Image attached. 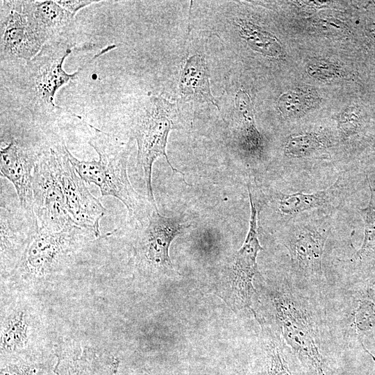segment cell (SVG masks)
Masks as SVG:
<instances>
[{
  "label": "cell",
  "mask_w": 375,
  "mask_h": 375,
  "mask_svg": "<svg viewBox=\"0 0 375 375\" xmlns=\"http://www.w3.org/2000/svg\"><path fill=\"white\" fill-rule=\"evenodd\" d=\"M238 26L241 38L252 50L267 57L285 58V51L275 35L250 22L239 20Z\"/></svg>",
  "instance_id": "24"
},
{
  "label": "cell",
  "mask_w": 375,
  "mask_h": 375,
  "mask_svg": "<svg viewBox=\"0 0 375 375\" xmlns=\"http://www.w3.org/2000/svg\"><path fill=\"white\" fill-rule=\"evenodd\" d=\"M261 326V344L265 354V375H294L286 359L288 346L278 333L264 319L256 318Z\"/></svg>",
  "instance_id": "23"
},
{
  "label": "cell",
  "mask_w": 375,
  "mask_h": 375,
  "mask_svg": "<svg viewBox=\"0 0 375 375\" xmlns=\"http://www.w3.org/2000/svg\"><path fill=\"white\" fill-rule=\"evenodd\" d=\"M318 91L310 86H298L281 94L277 108L283 118L299 119L317 109L322 103Z\"/></svg>",
  "instance_id": "22"
},
{
  "label": "cell",
  "mask_w": 375,
  "mask_h": 375,
  "mask_svg": "<svg viewBox=\"0 0 375 375\" xmlns=\"http://www.w3.org/2000/svg\"><path fill=\"white\" fill-rule=\"evenodd\" d=\"M179 87L185 97L210 102L219 108L211 94L206 65L199 55L192 56L187 60L182 72Z\"/></svg>",
  "instance_id": "21"
},
{
  "label": "cell",
  "mask_w": 375,
  "mask_h": 375,
  "mask_svg": "<svg viewBox=\"0 0 375 375\" xmlns=\"http://www.w3.org/2000/svg\"><path fill=\"white\" fill-rule=\"evenodd\" d=\"M71 51L70 44L58 40L51 41L27 62L26 74L31 92L36 103L44 108H54L56 92L78 74V72L68 74L62 67Z\"/></svg>",
  "instance_id": "9"
},
{
  "label": "cell",
  "mask_w": 375,
  "mask_h": 375,
  "mask_svg": "<svg viewBox=\"0 0 375 375\" xmlns=\"http://www.w3.org/2000/svg\"><path fill=\"white\" fill-rule=\"evenodd\" d=\"M33 211L40 227L58 231L74 224L67 212L53 149L38 157L33 174Z\"/></svg>",
  "instance_id": "7"
},
{
  "label": "cell",
  "mask_w": 375,
  "mask_h": 375,
  "mask_svg": "<svg viewBox=\"0 0 375 375\" xmlns=\"http://www.w3.org/2000/svg\"><path fill=\"white\" fill-rule=\"evenodd\" d=\"M315 294L290 278L267 290L274 328L294 357L311 375H332L326 357L330 326Z\"/></svg>",
  "instance_id": "1"
},
{
  "label": "cell",
  "mask_w": 375,
  "mask_h": 375,
  "mask_svg": "<svg viewBox=\"0 0 375 375\" xmlns=\"http://www.w3.org/2000/svg\"><path fill=\"white\" fill-rule=\"evenodd\" d=\"M58 4L64 8L65 10L73 14L76 13L81 8L86 7L92 3H98L100 1L92 0H74V1H55Z\"/></svg>",
  "instance_id": "28"
},
{
  "label": "cell",
  "mask_w": 375,
  "mask_h": 375,
  "mask_svg": "<svg viewBox=\"0 0 375 375\" xmlns=\"http://www.w3.org/2000/svg\"><path fill=\"white\" fill-rule=\"evenodd\" d=\"M235 104L238 119V142L240 149L247 156L260 154L264 150V143L256 126L250 96L246 91L240 90L235 95Z\"/></svg>",
  "instance_id": "20"
},
{
  "label": "cell",
  "mask_w": 375,
  "mask_h": 375,
  "mask_svg": "<svg viewBox=\"0 0 375 375\" xmlns=\"http://www.w3.org/2000/svg\"><path fill=\"white\" fill-rule=\"evenodd\" d=\"M333 146L328 133L321 131H304L288 135L283 141L282 152L288 160L318 158Z\"/></svg>",
  "instance_id": "18"
},
{
  "label": "cell",
  "mask_w": 375,
  "mask_h": 375,
  "mask_svg": "<svg viewBox=\"0 0 375 375\" xmlns=\"http://www.w3.org/2000/svg\"><path fill=\"white\" fill-rule=\"evenodd\" d=\"M53 150L57 174L72 222L98 237L100 235V220L105 215L106 208L92 194L85 181L74 170L69 160L65 144L62 143Z\"/></svg>",
  "instance_id": "8"
},
{
  "label": "cell",
  "mask_w": 375,
  "mask_h": 375,
  "mask_svg": "<svg viewBox=\"0 0 375 375\" xmlns=\"http://www.w3.org/2000/svg\"><path fill=\"white\" fill-rule=\"evenodd\" d=\"M85 231L75 224L58 231L38 226L9 277L22 288L53 279L69 265L86 241Z\"/></svg>",
  "instance_id": "2"
},
{
  "label": "cell",
  "mask_w": 375,
  "mask_h": 375,
  "mask_svg": "<svg viewBox=\"0 0 375 375\" xmlns=\"http://www.w3.org/2000/svg\"><path fill=\"white\" fill-rule=\"evenodd\" d=\"M341 178L324 190L314 192L280 193L276 199L278 213L285 220L315 210L331 212L341 203L344 188Z\"/></svg>",
  "instance_id": "15"
},
{
  "label": "cell",
  "mask_w": 375,
  "mask_h": 375,
  "mask_svg": "<svg viewBox=\"0 0 375 375\" xmlns=\"http://www.w3.org/2000/svg\"><path fill=\"white\" fill-rule=\"evenodd\" d=\"M251 215L249 228L245 240L237 251L228 274L230 298L238 310L251 308L255 292L253 281L259 273L256 262L258 253L262 250L258 237V209L248 188Z\"/></svg>",
  "instance_id": "10"
},
{
  "label": "cell",
  "mask_w": 375,
  "mask_h": 375,
  "mask_svg": "<svg viewBox=\"0 0 375 375\" xmlns=\"http://www.w3.org/2000/svg\"><path fill=\"white\" fill-rule=\"evenodd\" d=\"M56 375H116L119 360L109 352L89 346H67L54 352Z\"/></svg>",
  "instance_id": "12"
},
{
  "label": "cell",
  "mask_w": 375,
  "mask_h": 375,
  "mask_svg": "<svg viewBox=\"0 0 375 375\" xmlns=\"http://www.w3.org/2000/svg\"><path fill=\"white\" fill-rule=\"evenodd\" d=\"M330 212L301 215L286 222L281 241L290 256V280L298 287L319 292L324 283L323 256L331 229Z\"/></svg>",
  "instance_id": "3"
},
{
  "label": "cell",
  "mask_w": 375,
  "mask_h": 375,
  "mask_svg": "<svg viewBox=\"0 0 375 375\" xmlns=\"http://www.w3.org/2000/svg\"><path fill=\"white\" fill-rule=\"evenodd\" d=\"M1 173L14 185L24 210H33V174L37 158L15 141L1 149Z\"/></svg>",
  "instance_id": "14"
},
{
  "label": "cell",
  "mask_w": 375,
  "mask_h": 375,
  "mask_svg": "<svg viewBox=\"0 0 375 375\" xmlns=\"http://www.w3.org/2000/svg\"><path fill=\"white\" fill-rule=\"evenodd\" d=\"M353 298L352 305L342 321L347 331L361 342L362 337L375 328V287L364 284V289Z\"/></svg>",
  "instance_id": "19"
},
{
  "label": "cell",
  "mask_w": 375,
  "mask_h": 375,
  "mask_svg": "<svg viewBox=\"0 0 375 375\" xmlns=\"http://www.w3.org/2000/svg\"><path fill=\"white\" fill-rule=\"evenodd\" d=\"M370 197L367 205L359 209L364 222V237L361 247L347 260L364 284L375 287V182L368 175Z\"/></svg>",
  "instance_id": "17"
},
{
  "label": "cell",
  "mask_w": 375,
  "mask_h": 375,
  "mask_svg": "<svg viewBox=\"0 0 375 375\" xmlns=\"http://www.w3.org/2000/svg\"><path fill=\"white\" fill-rule=\"evenodd\" d=\"M309 76L320 81H331L342 77L344 74L342 67L336 62L326 58H312L306 65Z\"/></svg>",
  "instance_id": "27"
},
{
  "label": "cell",
  "mask_w": 375,
  "mask_h": 375,
  "mask_svg": "<svg viewBox=\"0 0 375 375\" xmlns=\"http://www.w3.org/2000/svg\"><path fill=\"white\" fill-rule=\"evenodd\" d=\"M373 154L375 156V148L374 149Z\"/></svg>",
  "instance_id": "29"
},
{
  "label": "cell",
  "mask_w": 375,
  "mask_h": 375,
  "mask_svg": "<svg viewBox=\"0 0 375 375\" xmlns=\"http://www.w3.org/2000/svg\"><path fill=\"white\" fill-rule=\"evenodd\" d=\"M0 375H56V360L45 354L1 357Z\"/></svg>",
  "instance_id": "25"
},
{
  "label": "cell",
  "mask_w": 375,
  "mask_h": 375,
  "mask_svg": "<svg viewBox=\"0 0 375 375\" xmlns=\"http://www.w3.org/2000/svg\"><path fill=\"white\" fill-rule=\"evenodd\" d=\"M1 357L44 355L42 311L30 298L17 294L1 299Z\"/></svg>",
  "instance_id": "5"
},
{
  "label": "cell",
  "mask_w": 375,
  "mask_h": 375,
  "mask_svg": "<svg viewBox=\"0 0 375 375\" xmlns=\"http://www.w3.org/2000/svg\"><path fill=\"white\" fill-rule=\"evenodd\" d=\"M22 12L47 44L58 40L73 24L74 15L55 1H19Z\"/></svg>",
  "instance_id": "16"
},
{
  "label": "cell",
  "mask_w": 375,
  "mask_h": 375,
  "mask_svg": "<svg viewBox=\"0 0 375 375\" xmlns=\"http://www.w3.org/2000/svg\"><path fill=\"white\" fill-rule=\"evenodd\" d=\"M189 226L180 219L162 216L153 210L142 238V249L147 262L156 267L172 268L169 248L174 238Z\"/></svg>",
  "instance_id": "13"
},
{
  "label": "cell",
  "mask_w": 375,
  "mask_h": 375,
  "mask_svg": "<svg viewBox=\"0 0 375 375\" xmlns=\"http://www.w3.org/2000/svg\"><path fill=\"white\" fill-rule=\"evenodd\" d=\"M151 106L136 122L134 137L138 144L137 163L142 169L147 198L154 209H158L151 185V172L154 161L164 156L174 172L184 174L175 169L166 154V145L172 121L168 115V106L160 97H150Z\"/></svg>",
  "instance_id": "6"
},
{
  "label": "cell",
  "mask_w": 375,
  "mask_h": 375,
  "mask_svg": "<svg viewBox=\"0 0 375 375\" xmlns=\"http://www.w3.org/2000/svg\"><path fill=\"white\" fill-rule=\"evenodd\" d=\"M92 128L94 132L88 143L98 153V160H80L67 149L69 160L85 182L99 187L102 197L118 199L133 215L140 201L127 174L128 151L109 133Z\"/></svg>",
  "instance_id": "4"
},
{
  "label": "cell",
  "mask_w": 375,
  "mask_h": 375,
  "mask_svg": "<svg viewBox=\"0 0 375 375\" xmlns=\"http://www.w3.org/2000/svg\"><path fill=\"white\" fill-rule=\"evenodd\" d=\"M338 133L342 140L358 135L365 126V117L362 108L358 105L345 107L338 117Z\"/></svg>",
  "instance_id": "26"
},
{
  "label": "cell",
  "mask_w": 375,
  "mask_h": 375,
  "mask_svg": "<svg viewBox=\"0 0 375 375\" xmlns=\"http://www.w3.org/2000/svg\"><path fill=\"white\" fill-rule=\"evenodd\" d=\"M46 43L22 12L19 1H1V58H34Z\"/></svg>",
  "instance_id": "11"
}]
</instances>
